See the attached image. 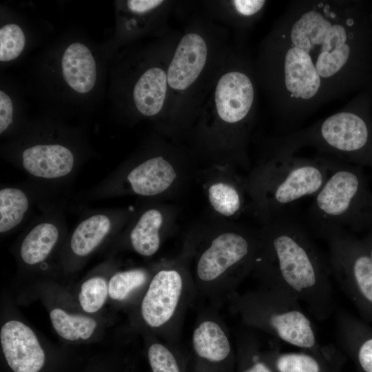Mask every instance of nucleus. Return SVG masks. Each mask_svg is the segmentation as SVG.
Here are the masks:
<instances>
[{"label":"nucleus","instance_id":"6ab92c4d","mask_svg":"<svg viewBox=\"0 0 372 372\" xmlns=\"http://www.w3.org/2000/svg\"><path fill=\"white\" fill-rule=\"evenodd\" d=\"M262 357L275 372H340L342 357L332 347L320 351H262Z\"/></svg>","mask_w":372,"mask_h":372},{"label":"nucleus","instance_id":"c756f323","mask_svg":"<svg viewBox=\"0 0 372 372\" xmlns=\"http://www.w3.org/2000/svg\"><path fill=\"white\" fill-rule=\"evenodd\" d=\"M355 356L364 372H372V336L363 339L356 345Z\"/></svg>","mask_w":372,"mask_h":372},{"label":"nucleus","instance_id":"aec40b11","mask_svg":"<svg viewBox=\"0 0 372 372\" xmlns=\"http://www.w3.org/2000/svg\"><path fill=\"white\" fill-rule=\"evenodd\" d=\"M65 224L61 216L50 212L32 225L19 246L23 263L34 266L48 259L61 238Z\"/></svg>","mask_w":372,"mask_h":372},{"label":"nucleus","instance_id":"1a4fd4ad","mask_svg":"<svg viewBox=\"0 0 372 372\" xmlns=\"http://www.w3.org/2000/svg\"><path fill=\"white\" fill-rule=\"evenodd\" d=\"M230 311L245 326L268 333L303 350L320 351L310 318L294 296L278 289L260 286L228 300Z\"/></svg>","mask_w":372,"mask_h":372},{"label":"nucleus","instance_id":"5701e85b","mask_svg":"<svg viewBox=\"0 0 372 372\" xmlns=\"http://www.w3.org/2000/svg\"><path fill=\"white\" fill-rule=\"evenodd\" d=\"M30 193L17 186L0 189V233L7 234L20 226L32 206Z\"/></svg>","mask_w":372,"mask_h":372},{"label":"nucleus","instance_id":"4be33fe9","mask_svg":"<svg viewBox=\"0 0 372 372\" xmlns=\"http://www.w3.org/2000/svg\"><path fill=\"white\" fill-rule=\"evenodd\" d=\"M61 68L67 84L80 94L89 92L96 81V65L90 49L84 44L74 42L65 50Z\"/></svg>","mask_w":372,"mask_h":372},{"label":"nucleus","instance_id":"b1692460","mask_svg":"<svg viewBox=\"0 0 372 372\" xmlns=\"http://www.w3.org/2000/svg\"><path fill=\"white\" fill-rule=\"evenodd\" d=\"M147 355L152 372H187L189 358L180 344L161 338L151 339Z\"/></svg>","mask_w":372,"mask_h":372},{"label":"nucleus","instance_id":"4468645a","mask_svg":"<svg viewBox=\"0 0 372 372\" xmlns=\"http://www.w3.org/2000/svg\"><path fill=\"white\" fill-rule=\"evenodd\" d=\"M207 169L203 189L207 203L218 218L234 221L249 211L245 177L231 166L211 165Z\"/></svg>","mask_w":372,"mask_h":372},{"label":"nucleus","instance_id":"f257e3e1","mask_svg":"<svg viewBox=\"0 0 372 372\" xmlns=\"http://www.w3.org/2000/svg\"><path fill=\"white\" fill-rule=\"evenodd\" d=\"M368 25L360 4L345 0L292 1L276 20L254 61L285 131L366 81Z\"/></svg>","mask_w":372,"mask_h":372},{"label":"nucleus","instance_id":"cd10ccee","mask_svg":"<svg viewBox=\"0 0 372 372\" xmlns=\"http://www.w3.org/2000/svg\"><path fill=\"white\" fill-rule=\"evenodd\" d=\"M108 295V284L102 276H93L85 280L79 293V304L83 310L94 313L104 305Z\"/></svg>","mask_w":372,"mask_h":372},{"label":"nucleus","instance_id":"2f4dec72","mask_svg":"<svg viewBox=\"0 0 372 372\" xmlns=\"http://www.w3.org/2000/svg\"><path fill=\"white\" fill-rule=\"evenodd\" d=\"M368 255L369 256L371 260H372V234L369 236V240L366 242V245H363Z\"/></svg>","mask_w":372,"mask_h":372},{"label":"nucleus","instance_id":"7c9ffc66","mask_svg":"<svg viewBox=\"0 0 372 372\" xmlns=\"http://www.w3.org/2000/svg\"><path fill=\"white\" fill-rule=\"evenodd\" d=\"M13 123V104L10 97L0 91V133L5 132Z\"/></svg>","mask_w":372,"mask_h":372},{"label":"nucleus","instance_id":"f8f14e48","mask_svg":"<svg viewBox=\"0 0 372 372\" xmlns=\"http://www.w3.org/2000/svg\"><path fill=\"white\" fill-rule=\"evenodd\" d=\"M190 343L192 372L235 371L236 349L216 308L205 307L198 313Z\"/></svg>","mask_w":372,"mask_h":372},{"label":"nucleus","instance_id":"2eb2a0df","mask_svg":"<svg viewBox=\"0 0 372 372\" xmlns=\"http://www.w3.org/2000/svg\"><path fill=\"white\" fill-rule=\"evenodd\" d=\"M176 211L173 207L154 203L133 213L127 235L132 250L143 257H152L174 229Z\"/></svg>","mask_w":372,"mask_h":372},{"label":"nucleus","instance_id":"20e7f679","mask_svg":"<svg viewBox=\"0 0 372 372\" xmlns=\"http://www.w3.org/2000/svg\"><path fill=\"white\" fill-rule=\"evenodd\" d=\"M231 44L226 28L207 13L189 20L171 56L167 112L160 129L177 143L187 138Z\"/></svg>","mask_w":372,"mask_h":372},{"label":"nucleus","instance_id":"dca6fc26","mask_svg":"<svg viewBox=\"0 0 372 372\" xmlns=\"http://www.w3.org/2000/svg\"><path fill=\"white\" fill-rule=\"evenodd\" d=\"M0 341L5 360L13 372H39L45 354L34 332L16 320L1 328Z\"/></svg>","mask_w":372,"mask_h":372},{"label":"nucleus","instance_id":"412c9836","mask_svg":"<svg viewBox=\"0 0 372 372\" xmlns=\"http://www.w3.org/2000/svg\"><path fill=\"white\" fill-rule=\"evenodd\" d=\"M207 14L240 32H246L262 17L267 1L229 0L208 1L205 3Z\"/></svg>","mask_w":372,"mask_h":372},{"label":"nucleus","instance_id":"423d86ee","mask_svg":"<svg viewBox=\"0 0 372 372\" xmlns=\"http://www.w3.org/2000/svg\"><path fill=\"white\" fill-rule=\"evenodd\" d=\"M327 156L313 158L264 151L245 177L249 212L260 225L292 214L301 200L313 197L329 176Z\"/></svg>","mask_w":372,"mask_h":372},{"label":"nucleus","instance_id":"9d476101","mask_svg":"<svg viewBox=\"0 0 372 372\" xmlns=\"http://www.w3.org/2000/svg\"><path fill=\"white\" fill-rule=\"evenodd\" d=\"M196 297L189 263L181 251L154 267L140 301L141 320L159 338L179 344L185 313Z\"/></svg>","mask_w":372,"mask_h":372},{"label":"nucleus","instance_id":"a878e982","mask_svg":"<svg viewBox=\"0 0 372 372\" xmlns=\"http://www.w3.org/2000/svg\"><path fill=\"white\" fill-rule=\"evenodd\" d=\"M258 340L250 333L237 336L234 372H275L262 357Z\"/></svg>","mask_w":372,"mask_h":372},{"label":"nucleus","instance_id":"39448f33","mask_svg":"<svg viewBox=\"0 0 372 372\" xmlns=\"http://www.w3.org/2000/svg\"><path fill=\"white\" fill-rule=\"evenodd\" d=\"M258 247V229L234 221L219 220L192 229L181 251L188 259L197 297L216 309L228 302L252 275Z\"/></svg>","mask_w":372,"mask_h":372},{"label":"nucleus","instance_id":"7ed1b4c3","mask_svg":"<svg viewBox=\"0 0 372 372\" xmlns=\"http://www.w3.org/2000/svg\"><path fill=\"white\" fill-rule=\"evenodd\" d=\"M252 275L260 286L298 299L315 318L327 319L334 309L330 267L307 230L292 214L262 223Z\"/></svg>","mask_w":372,"mask_h":372},{"label":"nucleus","instance_id":"0eeeda50","mask_svg":"<svg viewBox=\"0 0 372 372\" xmlns=\"http://www.w3.org/2000/svg\"><path fill=\"white\" fill-rule=\"evenodd\" d=\"M359 102L351 101L308 127L269 139L264 151L296 154L302 147H313L320 154L372 167V124Z\"/></svg>","mask_w":372,"mask_h":372},{"label":"nucleus","instance_id":"9b49d317","mask_svg":"<svg viewBox=\"0 0 372 372\" xmlns=\"http://www.w3.org/2000/svg\"><path fill=\"white\" fill-rule=\"evenodd\" d=\"M191 154L172 142L161 141L156 148L127 163L114 175L108 192L147 198L179 191L191 174Z\"/></svg>","mask_w":372,"mask_h":372},{"label":"nucleus","instance_id":"ddd939ff","mask_svg":"<svg viewBox=\"0 0 372 372\" xmlns=\"http://www.w3.org/2000/svg\"><path fill=\"white\" fill-rule=\"evenodd\" d=\"M326 240L331 273L340 287L372 306V260L363 244L344 231L331 234Z\"/></svg>","mask_w":372,"mask_h":372},{"label":"nucleus","instance_id":"393cba45","mask_svg":"<svg viewBox=\"0 0 372 372\" xmlns=\"http://www.w3.org/2000/svg\"><path fill=\"white\" fill-rule=\"evenodd\" d=\"M50 318L59 335L69 341L89 339L97 326V322L90 317L71 314L60 308L52 309Z\"/></svg>","mask_w":372,"mask_h":372},{"label":"nucleus","instance_id":"f03ea898","mask_svg":"<svg viewBox=\"0 0 372 372\" xmlns=\"http://www.w3.org/2000/svg\"><path fill=\"white\" fill-rule=\"evenodd\" d=\"M258 89L254 59L232 44L187 136L192 154L209 165L248 169Z\"/></svg>","mask_w":372,"mask_h":372},{"label":"nucleus","instance_id":"a211bd4d","mask_svg":"<svg viewBox=\"0 0 372 372\" xmlns=\"http://www.w3.org/2000/svg\"><path fill=\"white\" fill-rule=\"evenodd\" d=\"M132 215L125 209L90 213L72 231L68 242L70 251L77 258L88 256L111 234L127 225Z\"/></svg>","mask_w":372,"mask_h":372},{"label":"nucleus","instance_id":"c85d7f7f","mask_svg":"<svg viewBox=\"0 0 372 372\" xmlns=\"http://www.w3.org/2000/svg\"><path fill=\"white\" fill-rule=\"evenodd\" d=\"M23 31L17 24L9 23L0 29V61H10L17 58L25 48Z\"/></svg>","mask_w":372,"mask_h":372},{"label":"nucleus","instance_id":"bb28decb","mask_svg":"<svg viewBox=\"0 0 372 372\" xmlns=\"http://www.w3.org/2000/svg\"><path fill=\"white\" fill-rule=\"evenodd\" d=\"M154 269L150 272L145 268H132L114 273L108 281V296L120 302L128 299L147 285Z\"/></svg>","mask_w":372,"mask_h":372},{"label":"nucleus","instance_id":"f3484780","mask_svg":"<svg viewBox=\"0 0 372 372\" xmlns=\"http://www.w3.org/2000/svg\"><path fill=\"white\" fill-rule=\"evenodd\" d=\"M19 164L31 177L51 182L68 178L76 169L74 154L59 143H38L25 147Z\"/></svg>","mask_w":372,"mask_h":372},{"label":"nucleus","instance_id":"6e6552de","mask_svg":"<svg viewBox=\"0 0 372 372\" xmlns=\"http://www.w3.org/2000/svg\"><path fill=\"white\" fill-rule=\"evenodd\" d=\"M327 156L329 176L308 210L310 227L325 240L372 224V193L360 166Z\"/></svg>","mask_w":372,"mask_h":372}]
</instances>
